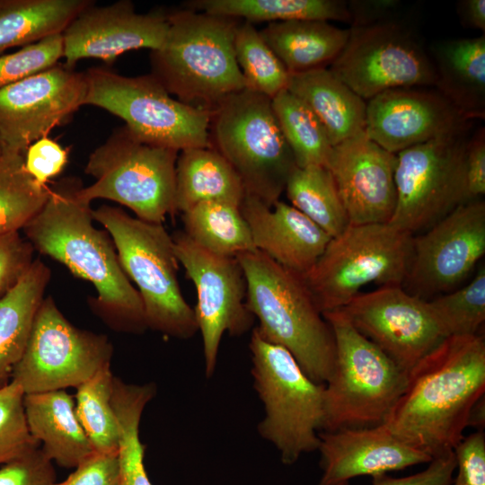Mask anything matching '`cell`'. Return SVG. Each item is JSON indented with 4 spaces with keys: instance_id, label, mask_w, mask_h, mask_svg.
Masks as SVG:
<instances>
[{
    "instance_id": "1",
    "label": "cell",
    "mask_w": 485,
    "mask_h": 485,
    "mask_svg": "<svg viewBox=\"0 0 485 485\" xmlns=\"http://www.w3.org/2000/svg\"><path fill=\"white\" fill-rule=\"evenodd\" d=\"M83 184L65 178L22 228L34 250L66 266L94 287L92 311L116 331L140 334L147 330L141 297L125 274L114 242L106 230L93 225L91 203L77 191Z\"/></svg>"
},
{
    "instance_id": "2",
    "label": "cell",
    "mask_w": 485,
    "mask_h": 485,
    "mask_svg": "<svg viewBox=\"0 0 485 485\" xmlns=\"http://www.w3.org/2000/svg\"><path fill=\"white\" fill-rule=\"evenodd\" d=\"M484 393V337H446L407 374L405 389L384 425L433 458L464 437L471 410Z\"/></svg>"
},
{
    "instance_id": "3",
    "label": "cell",
    "mask_w": 485,
    "mask_h": 485,
    "mask_svg": "<svg viewBox=\"0 0 485 485\" xmlns=\"http://www.w3.org/2000/svg\"><path fill=\"white\" fill-rule=\"evenodd\" d=\"M163 45L151 51L152 73L184 104L214 110L228 96L246 89L234 40L239 19L190 8L167 13Z\"/></svg>"
},
{
    "instance_id": "4",
    "label": "cell",
    "mask_w": 485,
    "mask_h": 485,
    "mask_svg": "<svg viewBox=\"0 0 485 485\" xmlns=\"http://www.w3.org/2000/svg\"><path fill=\"white\" fill-rule=\"evenodd\" d=\"M244 273L248 310L258 332L288 350L303 371L325 384L333 370L335 342L303 276L258 250L236 257Z\"/></svg>"
},
{
    "instance_id": "5",
    "label": "cell",
    "mask_w": 485,
    "mask_h": 485,
    "mask_svg": "<svg viewBox=\"0 0 485 485\" xmlns=\"http://www.w3.org/2000/svg\"><path fill=\"white\" fill-rule=\"evenodd\" d=\"M93 216L110 235L125 274L137 286L147 328L181 340L193 337L194 309L181 293L173 239L163 225L106 205L93 209Z\"/></svg>"
},
{
    "instance_id": "6",
    "label": "cell",
    "mask_w": 485,
    "mask_h": 485,
    "mask_svg": "<svg viewBox=\"0 0 485 485\" xmlns=\"http://www.w3.org/2000/svg\"><path fill=\"white\" fill-rule=\"evenodd\" d=\"M322 315L334 337L335 361L324 384L322 431L384 424L405 389L407 374L340 309Z\"/></svg>"
},
{
    "instance_id": "7",
    "label": "cell",
    "mask_w": 485,
    "mask_h": 485,
    "mask_svg": "<svg viewBox=\"0 0 485 485\" xmlns=\"http://www.w3.org/2000/svg\"><path fill=\"white\" fill-rule=\"evenodd\" d=\"M249 348L253 388L264 409L258 432L277 448L284 464H293L318 450L324 384L313 381L288 350L266 340L256 328Z\"/></svg>"
},
{
    "instance_id": "8",
    "label": "cell",
    "mask_w": 485,
    "mask_h": 485,
    "mask_svg": "<svg viewBox=\"0 0 485 485\" xmlns=\"http://www.w3.org/2000/svg\"><path fill=\"white\" fill-rule=\"evenodd\" d=\"M211 147L241 179L245 193L272 207L297 167L273 111L271 99L249 89L211 111Z\"/></svg>"
},
{
    "instance_id": "9",
    "label": "cell",
    "mask_w": 485,
    "mask_h": 485,
    "mask_svg": "<svg viewBox=\"0 0 485 485\" xmlns=\"http://www.w3.org/2000/svg\"><path fill=\"white\" fill-rule=\"evenodd\" d=\"M413 234L389 223L350 225L331 237L303 276L319 310L340 309L370 284L402 286Z\"/></svg>"
},
{
    "instance_id": "10",
    "label": "cell",
    "mask_w": 485,
    "mask_h": 485,
    "mask_svg": "<svg viewBox=\"0 0 485 485\" xmlns=\"http://www.w3.org/2000/svg\"><path fill=\"white\" fill-rule=\"evenodd\" d=\"M179 151L137 137L126 126L116 128L89 155L84 172L94 182L80 187L88 203L109 199L128 207L136 217L163 224L175 214V168Z\"/></svg>"
},
{
    "instance_id": "11",
    "label": "cell",
    "mask_w": 485,
    "mask_h": 485,
    "mask_svg": "<svg viewBox=\"0 0 485 485\" xmlns=\"http://www.w3.org/2000/svg\"><path fill=\"white\" fill-rule=\"evenodd\" d=\"M84 105L101 108L125 121L144 142L179 152L211 147V112L173 98L151 74L125 76L101 67L84 73Z\"/></svg>"
},
{
    "instance_id": "12",
    "label": "cell",
    "mask_w": 485,
    "mask_h": 485,
    "mask_svg": "<svg viewBox=\"0 0 485 485\" xmlns=\"http://www.w3.org/2000/svg\"><path fill=\"white\" fill-rule=\"evenodd\" d=\"M348 31L329 69L366 101L391 89L435 86L431 57L410 24L393 16Z\"/></svg>"
},
{
    "instance_id": "13",
    "label": "cell",
    "mask_w": 485,
    "mask_h": 485,
    "mask_svg": "<svg viewBox=\"0 0 485 485\" xmlns=\"http://www.w3.org/2000/svg\"><path fill=\"white\" fill-rule=\"evenodd\" d=\"M113 347L104 334L73 325L51 296L34 317L23 354L12 376L25 394L77 388L110 365Z\"/></svg>"
},
{
    "instance_id": "14",
    "label": "cell",
    "mask_w": 485,
    "mask_h": 485,
    "mask_svg": "<svg viewBox=\"0 0 485 485\" xmlns=\"http://www.w3.org/2000/svg\"><path fill=\"white\" fill-rule=\"evenodd\" d=\"M470 130L396 154V204L389 224L414 234L463 202L462 162Z\"/></svg>"
},
{
    "instance_id": "15",
    "label": "cell",
    "mask_w": 485,
    "mask_h": 485,
    "mask_svg": "<svg viewBox=\"0 0 485 485\" xmlns=\"http://www.w3.org/2000/svg\"><path fill=\"white\" fill-rule=\"evenodd\" d=\"M172 239L177 260L196 289L194 313L202 338L205 375L209 378L216 371L223 336H241L253 324L246 305L244 273L236 258L203 249L183 231Z\"/></svg>"
},
{
    "instance_id": "16",
    "label": "cell",
    "mask_w": 485,
    "mask_h": 485,
    "mask_svg": "<svg viewBox=\"0 0 485 485\" xmlns=\"http://www.w3.org/2000/svg\"><path fill=\"white\" fill-rule=\"evenodd\" d=\"M484 254L485 202L459 205L425 233L413 235L405 290L424 300L450 292Z\"/></svg>"
},
{
    "instance_id": "17",
    "label": "cell",
    "mask_w": 485,
    "mask_h": 485,
    "mask_svg": "<svg viewBox=\"0 0 485 485\" xmlns=\"http://www.w3.org/2000/svg\"><path fill=\"white\" fill-rule=\"evenodd\" d=\"M340 310L406 374L445 339L428 300L402 286L359 293Z\"/></svg>"
},
{
    "instance_id": "18",
    "label": "cell",
    "mask_w": 485,
    "mask_h": 485,
    "mask_svg": "<svg viewBox=\"0 0 485 485\" xmlns=\"http://www.w3.org/2000/svg\"><path fill=\"white\" fill-rule=\"evenodd\" d=\"M85 75L56 66L0 88V141L25 154L38 139L68 122L84 105Z\"/></svg>"
},
{
    "instance_id": "19",
    "label": "cell",
    "mask_w": 485,
    "mask_h": 485,
    "mask_svg": "<svg viewBox=\"0 0 485 485\" xmlns=\"http://www.w3.org/2000/svg\"><path fill=\"white\" fill-rule=\"evenodd\" d=\"M472 124L434 87L391 89L366 102V136L394 154L470 130Z\"/></svg>"
},
{
    "instance_id": "20",
    "label": "cell",
    "mask_w": 485,
    "mask_h": 485,
    "mask_svg": "<svg viewBox=\"0 0 485 485\" xmlns=\"http://www.w3.org/2000/svg\"><path fill=\"white\" fill-rule=\"evenodd\" d=\"M169 28L167 13H138L129 0L104 6L93 3L81 11L63 31L64 65L74 69L83 58L111 64L123 53L158 49Z\"/></svg>"
},
{
    "instance_id": "21",
    "label": "cell",
    "mask_w": 485,
    "mask_h": 485,
    "mask_svg": "<svg viewBox=\"0 0 485 485\" xmlns=\"http://www.w3.org/2000/svg\"><path fill=\"white\" fill-rule=\"evenodd\" d=\"M396 154L362 132L333 146L327 166L348 224L389 223L396 204Z\"/></svg>"
},
{
    "instance_id": "22",
    "label": "cell",
    "mask_w": 485,
    "mask_h": 485,
    "mask_svg": "<svg viewBox=\"0 0 485 485\" xmlns=\"http://www.w3.org/2000/svg\"><path fill=\"white\" fill-rule=\"evenodd\" d=\"M319 437L322 474L318 485H339L357 476L384 474L432 460L398 439L384 424L321 431Z\"/></svg>"
},
{
    "instance_id": "23",
    "label": "cell",
    "mask_w": 485,
    "mask_h": 485,
    "mask_svg": "<svg viewBox=\"0 0 485 485\" xmlns=\"http://www.w3.org/2000/svg\"><path fill=\"white\" fill-rule=\"evenodd\" d=\"M240 209L255 249L301 276L312 269L331 238L295 207L280 200L269 207L245 193Z\"/></svg>"
},
{
    "instance_id": "24",
    "label": "cell",
    "mask_w": 485,
    "mask_h": 485,
    "mask_svg": "<svg viewBox=\"0 0 485 485\" xmlns=\"http://www.w3.org/2000/svg\"><path fill=\"white\" fill-rule=\"evenodd\" d=\"M434 88L469 120L485 118V35L437 41L429 48Z\"/></svg>"
},
{
    "instance_id": "25",
    "label": "cell",
    "mask_w": 485,
    "mask_h": 485,
    "mask_svg": "<svg viewBox=\"0 0 485 485\" xmlns=\"http://www.w3.org/2000/svg\"><path fill=\"white\" fill-rule=\"evenodd\" d=\"M31 435L44 454L64 468H75L94 449L82 428L73 397L65 390L24 394Z\"/></svg>"
},
{
    "instance_id": "26",
    "label": "cell",
    "mask_w": 485,
    "mask_h": 485,
    "mask_svg": "<svg viewBox=\"0 0 485 485\" xmlns=\"http://www.w3.org/2000/svg\"><path fill=\"white\" fill-rule=\"evenodd\" d=\"M287 90L316 115L333 146L365 131L366 101L329 67L289 74Z\"/></svg>"
},
{
    "instance_id": "27",
    "label": "cell",
    "mask_w": 485,
    "mask_h": 485,
    "mask_svg": "<svg viewBox=\"0 0 485 485\" xmlns=\"http://www.w3.org/2000/svg\"><path fill=\"white\" fill-rule=\"evenodd\" d=\"M289 74L329 67L345 47L349 31L325 21L270 22L260 31Z\"/></svg>"
},
{
    "instance_id": "28",
    "label": "cell",
    "mask_w": 485,
    "mask_h": 485,
    "mask_svg": "<svg viewBox=\"0 0 485 485\" xmlns=\"http://www.w3.org/2000/svg\"><path fill=\"white\" fill-rule=\"evenodd\" d=\"M245 196L241 179L225 158L213 147L179 153L175 168L176 213H184L205 201L240 206Z\"/></svg>"
},
{
    "instance_id": "29",
    "label": "cell",
    "mask_w": 485,
    "mask_h": 485,
    "mask_svg": "<svg viewBox=\"0 0 485 485\" xmlns=\"http://www.w3.org/2000/svg\"><path fill=\"white\" fill-rule=\"evenodd\" d=\"M50 277V269L36 258L18 283L0 299V388L12 381Z\"/></svg>"
},
{
    "instance_id": "30",
    "label": "cell",
    "mask_w": 485,
    "mask_h": 485,
    "mask_svg": "<svg viewBox=\"0 0 485 485\" xmlns=\"http://www.w3.org/2000/svg\"><path fill=\"white\" fill-rule=\"evenodd\" d=\"M91 0H0V56L63 33Z\"/></svg>"
},
{
    "instance_id": "31",
    "label": "cell",
    "mask_w": 485,
    "mask_h": 485,
    "mask_svg": "<svg viewBox=\"0 0 485 485\" xmlns=\"http://www.w3.org/2000/svg\"><path fill=\"white\" fill-rule=\"evenodd\" d=\"M185 5L192 10L251 23L296 20L350 23L348 2L342 0H193Z\"/></svg>"
},
{
    "instance_id": "32",
    "label": "cell",
    "mask_w": 485,
    "mask_h": 485,
    "mask_svg": "<svg viewBox=\"0 0 485 485\" xmlns=\"http://www.w3.org/2000/svg\"><path fill=\"white\" fill-rule=\"evenodd\" d=\"M181 218L183 232L212 253L236 258L256 250L240 206L205 201L182 213Z\"/></svg>"
},
{
    "instance_id": "33",
    "label": "cell",
    "mask_w": 485,
    "mask_h": 485,
    "mask_svg": "<svg viewBox=\"0 0 485 485\" xmlns=\"http://www.w3.org/2000/svg\"><path fill=\"white\" fill-rule=\"evenodd\" d=\"M154 383L127 384L114 377L111 403L119 427L120 485H152L144 465L145 446L139 437L142 413L155 396Z\"/></svg>"
},
{
    "instance_id": "34",
    "label": "cell",
    "mask_w": 485,
    "mask_h": 485,
    "mask_svg": "<svg viewBox=\"0 0 485 485\" xmlns=\"http://www.w3.org/2000/svg\"><path fill=\"white\" fill-rule=\"evenodd\" d=\"M295 207L331 237L340 234L348 225L333 176L328 167H296L285 190Z\"/></svg>"
},
{
    "instance_id": "35",
    "label": "cell",
    "mask_w": 485,
    "mask_h": 485,
    "mask_svg": "<svg viewBox=\"0 0 485 485\" xmlns=\"http://www.w3.org/2000/svg\"><path fill=\"white\" fill-rule=\"evenodd\" d=\"M271 103L296 166H327L333 146L312 110L287 89L272 98Z\"/></svg>"
},
{
    "instance_id": "36",
    "label": "cell",
    "mask_w": 485,
    "mask_h": 485,
    "mask_svg": "<svg viewBox=\"0 0 485 485\" xmlns=\"http://www.w3.org/2000/svg\"><path fill=\"white\" fill-rule=\"evenodd\" d=\"M49 191L29 174L24 154L4 149L0 155V236L22 230L42 208Z\"/></svg>"
},
{
    "instance_id": "37",
    "label": "cell",
    "mask_w": 485,
    "mask_h": 485,
    "mask_svg": "<svg viewBox=\"0 0 485 485\" xmlns=\"http://www.w3.org/2000/svg\"><path fill=\"white\" fill-rule=\"evenodd\" d=\"M114 375L108 365L76 388L75 413L94 451H119V427L111 403Z\"/></svg>"
},
{
    "instance_id": "38",
    "label": "cell",
    "mask_w": 485,
    "mask_h": 485,
    "mask_svg": "<svg viewBox=\"0 0 485 485\" xmlns=\"http://www.w3.org/2000/svg\"><path fill=\"white\" fill-rule=\"evenodd\" d=\"M234 48L246 89L270 99L287 89L289 73L253 23L241 20L235 31Z\"/></svg>"
},
{
    "instance_id": "39",
    "label": "cell",
    "mask_w": 485,
    "mask_h": 485,
    "mask_svg": "<svg viewBox=\"0 0 485 485\" xmlns=\"http://www.w3.org/2000/svg\"><path fill=\"white\" fill-rule=\"evenodd\" d=\"M428 303L445 338L478 334L485 321V266L467 285Z\"/></svg>"
},
{
    "instance_id": "40",
    "label": "cell",
    "mask_w": 485,
    "mask_h": 485,
    "mask_svg": "<svg viewBox=\"0 0 485 485\" xmlns=\"http://www.w3.org/2000/svg\"><path fill=\"white\" fill-rule=\"evenodd\" d=\"M24 394L14 381L0 388V467L40 446L28 428Z\"/></svg>"
},
{
    "instance_id": "41",
    "label": "cell",
    "mask_w": 485,
    "mask_h": 485,
    "mask_svg": "<svg viewBox=\"0 0 485 485\" xmlns=\"http://www.w3.org/2000/svg\"><path fill=\"white\" fill-rule=\"evenodd\" d=\"M62 33L51 35L0 56V88L21 81L57 64L63 57Z\"/></svg>"
},
{
    "instance_id": "42",
    "label": "cell",
    "mask_w": 485,
    "mask_h": 485,
    "mask_svg": "<svg viewBox=\"0 0 485 485\" xmlns=\"http://www.w3.org/2000/svg\"><path fill=\"white\" fill-rule=\"evenodd\" d=\"M34 251L20 232L0 236V299L27 272L34 260Z\"/></svg>"
},
{
    "instance_id": "43",
    "label": "cell",
    "mask_w": 485,
    "mask_h": 485,
    "mask_svg": "<svg viewBox=\"0 0 485 485\" xmlns=\"http://www.w3.org/2000/svg\"><path fill=\"white\" fill-rule=\"evenodd\" d=\"M52 462L39 446L0 467V485H54Z\"/></svg>"
},
{
    "instance_id": "44",
    "label": "cell",
    "mask_w": 485,
    "mask_h": 485,
    "mask_svg": "<svg viewBox=\"0 0 485 485\" xmlns=\"http://www.w3.org/2000/svg\"><path fill=\"white\" fill-rule=\"evenodd\" d=\"M54 485H120L119 451L93 452L66 480Z\"/></svg>"
},
{
    "instance_id": "45",
    "label": "cell",
    "mask_w": 485,
    "mask_h": 485,
    "mask_svg": "<svg viewBox=\"0 0 485 485\" xmlns=\"http://www.w3.org/2000/svg\"><path fill=\"white\" fill-rule=\"evenodd\" d=\"M68 162V152L57 142L43 137L32 143L25 152L24 163L29 174L40 184L62 172Z\"/></svg>"
},
{
    "instance_id": "46",
    "label": "cell",
    "mask_w": 485,
    "mask_h": 485,
    "mask_svg": "<svg viewBox=\"0 0 485 485\" xmlns=\"http://www.w3.org/2000/svg\"><path fill=\"white\" fill-rule=\"evenodd\" d=\"M463 202L481 199L485 194V128L470 136L462 162Z\"/></svg>"
},
{
    "instance_id": "47",
    "label": "cell",
    "mask_w": 485,
    "mask_h": 485,
    "mask_svg": "<svg viewBox=\"0 0 485 485\" xmlns=\"http://www.w3.org/2000/svg\"><path fill=\"white\" fill-rule=\"evenodd\" d=\"M457 475L450 485H485V434L476 431L454 448Z\"/></svg>"
},
{
    "instance_id": "48",
    "label": "cell",
    "mask_w": 485,
    "mask_h": 485,
    "mask_svg": "<svg viewBox=\"0 0 485 485\" xmlns=\"http://www.w3.org/2000/svg\"><path fill=\"white\" fill-rule=\"evenodd\" d=\"M456 469L454 450L432 458L424 471L413 475L392 478L386 473L372 476V485H450Z\"/></svg>"
},
{
    "instance_id": "49",
    "label": "cell",
    "mask_w": 485,
    "mask_h": 485,
    "mask_svg": "<svg viewBox=\"0 0 485 485\" xmlns=\"http://www.w3.org/2000/svg\"><path fill=\"white\" fill-rule=\"evenodd\" d=\"M397 0H352L348 3L351 26H363L395 16Z\"/></svg>"
},
{
    "instance_id": "50",
    "label": "cell",
    "mask_w": 485,
    "mask_h": 485,
    "mask_svg": "<svg viewBox=\"0 0 485 485\" xmlns=\"http://www.w3.org/2000/svg\"><path fill=\"white\" fill-rule=\"evenodd\" d=\"M457 13L463 26L485 31L484 0H461L457 4Z\"/></svg>"
},
{
    "instance_id": "51",
    "label": "cell",
    "mask_w": 485,
    "mask_h": 485,
    "mask_svg": "<svg viewBox=\"0 0 485 485\" xmlns=\"http://www.w3.org/2000/svg\"><path fill=\"white\" fill-rule=\"evenodd\" d=\"M485 395L476 401L471 410L468 427H474L477 431H483L485 426Z\"/></svg>"
},
{
    "instance_id": "52",
    "label": "cell",
    "mask_w": 485,
    "mask_h": 485,
    "mask_svg": "<svg viewBox=\"0 0 485 485\" xmlns=\"http://www.w3.org/2000/svg\"><path fill=\"white\" fill-rule=\"evenodd\" d=\"M3 152H4V146L2 142L0 141V155L3 154Z\"/></svg>"
},
{
    "instance_id": "53",
    "label": "cell",
    "mask_w": 485,
    "mask_h": 485,
    "mask_svg": "<svg viewBox=\"0 0 485 485\" xmlns=\"http://www.w3.org/2000/svg\"><path fill=\"white\" fill-rule=\"evenodd\" d=\"M339 485H349L348 482H343V483H340Z\"/></svg>"
}]
</instances>
